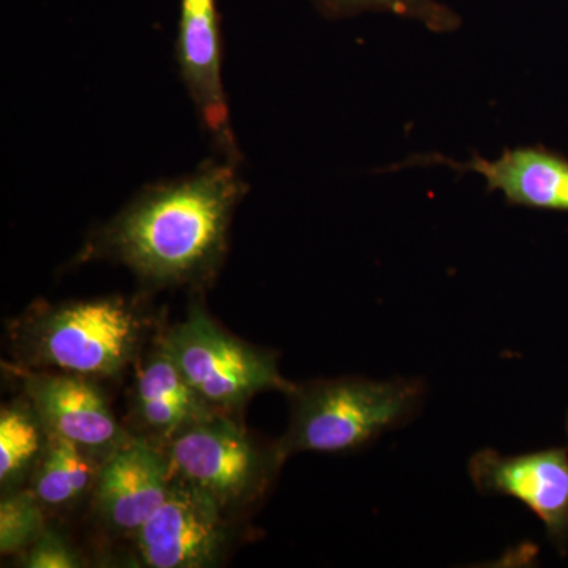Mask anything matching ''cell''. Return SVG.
<instances>
[{"instance_id":"11","label":"cell","mask_w":568,"mask_h":568,"mask_svg":"<svg viewBox=\"0 0 568 568\" xmlns=\"http://www.w3.org/2000/svg\"><path fill=\"white\" fill-rule=\"evenodd\" d=\"M222 32L215 0H181L178 59L182 80L209 132L234 152L222 81Z\"/></svg>"},{"instance_id":"2","label":"cell","mask_w":568,"mask_h":568,"mask_svg":"<svg viewBox=\"0 0 568 568\" xmlns=\"http://www.w3.org/2000/svg\"><path fill=\"white\" fill-rule=\"evenodd\" d=\"M426 386L417 377L375 381L346 376L297 386L286 435L276 444L286 459L297 452L358 450L399 426L424 406Z\"/></svg>"},{"instance_id":"1","label":"cell","mask_w":568,"mask_h":568,"mask_svg":"<svg viewBox=\"0 0 568 568\" xmlns=\"http://www.w3.org/2000/svg\"><path fill=\"white\" fill-rule=\"evenodd\" d=\"M245 192L233 163L145 190L97 234L93 252L156 286L196 283L222 261L235 205Z\"/></svg>"},{"instance_id":"13","label":"cell","mask_w":568,"mask_h":568,"mask_svg":"<svg viewBox=\"0 0 568 568\" xmlns=\"http://www.w3.org/2000/svg\"><path fill=\"white\" fill-rule=\"evenodd\" d=\"M65 437L48 433V443L33 469V495L43 506L70 507L95 487L103 463ZM104 462V459H103Z\"/></svg>"},{"instance_id":"15","label":"cell","mask_w":568,"mask_h":568,"mask_svg":"<svg viewBox=\"0 0 568 568\" xmlns=\"http://www.w3.org/2000/svg\"><path fill=\"white\" fill-rule=\"evenodd\" d=\"M327 20H346L365 13H390L425 26L436 33L462 28V17L440 0H312Z\"/></svg>"},{"instance_id":"16","label":"cell","mask_w":568,"mask_h":568,"mask_svg":"<svg viewBox=\"0 0 568 568\" xmlns=\"http://www.w3.org/2000/svg\"><path fill=\"white\" fill-rule=\"evenodd\" d=\"M43 504L29 489H10L0 500V551H26L44 532Z\"/></svg>"},{"instance_id":"9","label":"cell","mask_w":568,"mask_h":568,"mask_svg":"<svg viewBox=\"0 0 568 568\" xmlns=\"http://www.w3.org/2000/svg\"><path fill=\"white\" fill-rule=\"evenodd\" d=\"M444 164L458 173L480 175L488 192L500 193L507 204L537 211L568 212V159L538 145L507 149L495 160L480 155L467 162L443 155H420L407 164Z\"/></svg>"},{"instance_id":"8","label":"cell","mask_w":568,"mask_h":568,"mask_svg":"<svg viewBox=\"0 0 568 568\" xmlns=\"http://www.w3.org/2000/svg\"><path fill=\"white\" fill-rule=\"evenodd\" d=\"M24 390L48 433L106 459L129 443L106 399L88 377L73 373L26 376Z\"/></svg>"},{"instance_id":"18","label":"cell","mask_w":568,"mask_h":568,"mask_svg":"<svg viewBox=\"0 0 568 568\" xmlns=\"http://www.w3.org/2000/svg\"><path fill=\"white\" fill-rule=\"evenodd\" d=\"M567 433H568V414H567V424H566Z\"/></svg>"},{"instance_id":"14","label":"cell","mask_w":568,"mask_h":568,"mask_svg":"<svg viewBox=\"0 0 568 568\" xmlns=\"http://www.w3.org/2000/svg\"><path fill=\"white\" fill-rule=\"evenodd\" d=\"M48 443V429L32 406H3L0 413V484L17 489L36 469Z\"/></svg>"},{"instance_id":"3","label":"cell","mask_w":568,"mask_h":568,"mask_svg":"<svg viewBox=\"0 0 568 568\" xmlns=\"http://www.w3.org/2000/svg\"><path fill=\"white\" fill-rule=\"evenodd\" d=\"M145 321L119 297L41 310L18 331L29 364L85 377L119 375L140 351Z\"/></svg>"},{"instance_id":"12","label":"cell","mask_w":568,"mask_h":568,"mask_svg":"<svg viewBox=\"0 0 568 568\" xmlns=\"http://www.w3.org/2000/svg\"><path fill=\"white\" fill-rule=\"evenodd\" d=\"M134 416L164 447L190 426L213 416L216 407L197 394L162 345L142 366L134 384Z\"/></svg>"},{"instance_id":"4","label":"cell","mask_w":568,"mask_h":568,"mask_svg":"<svg viewBox=\"0 0 568 568\" xmlns=\"http://www.w3.org/2000/svg\"><path fill=\"white\" fill-rule=\"evenodd\" d=\"M164 455L171 477L200 489L224 511L263 495L284 462L278 447H261L237 422L219 413L171 440Z\"/></svg>"},{"instance_id":"5","label":"cell","mask_w":568,"mask_h":568,"mask_svg":"<svg viewBox=\"0 0 568 568\" xmlns=\"http://www.w3.org/2000/svg\"><path fill=\"white\" fill-rule=\"evenodd\" d=\"M160 345L213 407L239 406L264 390L291 395L297 387L280 375L274 355L227 334L197 306Z\"/></svg>"},{"instance_id":"7","label":"cell","mask_w":568,"mask_h":568,"mask_svg":"<svg viewBox=\"0 0 568 568\" xmlns=\"http://www.w3.org/2000/svg\"><path fill=\"white\" fill-rule=\"evenodd\" d=\"M469 476L478 491L514 497L525 504L540 519L560 555H567L568 447L523 455L484 448L470 458Z\"/></svg>"},{"instance_id":"10","label":"cell","mask_w":568,"mask_h":568,"mask_svg":"<svg viewBox=\"0 0 568 568\" xmlns=\"http://www.w3.org/2000/svg\"><path fill=\"white\" fill-rule=\"evenodd\" d=\"M171 484L164 452L129 440L104 459L93 487L97 511L108 528L136 534L166 499Z\"/></svg>"},{"instance_id":"6","label":"cell","mask_w":568,"mask_h":568,"mask_svg":"<svg viewBox=\"0 0 568 568\" xmlns=\"http://www.w3.org/2000/svg\"><path fill=\"white\" fill-rule=\"evenodd\" d=\"M224 514L226 511L200 489L171 477L166 499L133 536L142 566H215L230 541Z\"/></svg>"},{"instance_id":"17","label":"cell","mask_w":568,"mask_h":568,"mask_svg":"<svg viewBox=\"0 0 568 568\" xmlns=\"http://www.w3.org/2000/svg\"><path fill=\"white\" fill-rule=\"evenodd\" d=\"M22 567L28 568H77L81 567L80 556L65 538L44 529L36 541L26 549Z\"/></svg>"}]
</instances>
